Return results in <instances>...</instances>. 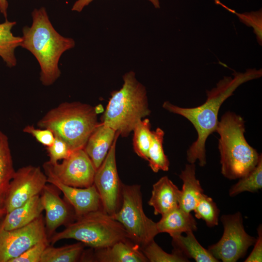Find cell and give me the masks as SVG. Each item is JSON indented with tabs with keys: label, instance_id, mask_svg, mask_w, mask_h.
Instances as JSON below:
<instances>
[{
	"label": "cell",
	"instance_id": "obj_1",
	"mask_svg": "<svg viewBox=\"0 0 262 262\" xmlns=\"http://www.w3.org/2000/svg\"><path fill=\"white\" fill-rule=\"evenodd\" d=\"M233 77L224 76L215 87L207 91V100L196 107L183 108L173 104L168 101L163 104V107L170 113L181 115L189 120L195 128L197 137L186 151V159L189 164L198 161L200 166L207 163L205 144L211 134L216 131L219 122L218 115L221 106L242 84L259 78L262 76V69L249 68L245 72H234Z\"/></svg>",
	"mask_w": 262,
	"mask_h": 262
},
{
	"label": "cell",
	"instance_id": "obj_2",
	"mask_svg": "<svg viewBox=\"0 0 262 262\" xmlns=\"http://www.w3.org/2000/svg\"><path fill=\"white\" fill-rule=\"evenodd\" d=\"M32 17L31 26L22 29L20 47L35 57L40 67V80L44 85L49 86L61 75L58 64L62 55L73 49L75 42L56 31L45 7L34 9Z\"/></svg>",
	"mask_w": 262,
	"mask_h": 262
},
{
	"label": "cell",
	"instance_id": "obj_3",
	"mask_svg": "<svg viewBox=\"0 0 262 262\" xmlns=\"http://www.w3.org/2000/svg\"><path fill=\"white\" fill-rule=\"evenodd\" d=\"M218 148L221 172L229 180L240 179L249 173L262 157L246 141L244 119L234 112H227L219 121Z\"/></svg>",
	"mask_w": 262,
	"mask_h": 262
},
{
	"label": "cell",
	"instance_id": "obj_4",
	"mask_svg": "<svg viewBox=\"0 0 262 262\" xmlns=\"http://www.w3.org/2000/svg\"><path fill=\"white\" fill-rule=\"evenodd\" d=\"M98 106L80 102H65L49 111L37 122L42 129L50 130L64 141L72 151L84 148L98 124Z\"/></svg>",
	"mask_w": 262,
	"mask_h": 262
},
{
	"label": "cell",
	"instance_id": "obj_5",
	"mask_svg": "<svg viewBox=\"0 0 262 262\" xmlns=\"http://www.w3.org/2000/svg\"><path fill=\"white\" fill-rule=\"evenodd\" d=\"M123 83L119 90L111 93L106 108L101 116V123L128 136L136 124L150 115L147 92L132 71L123 76Z\"/></svg>",
	"mask_w": 262,
	"mask_h": 262
},
{
	"label": "cell",
	"instance_id": "obj_6",
	"mask_svg": "<svg viewBox=\"0 0 262 262\" xmlns=\"http://www.w3.org/2000/svg\"><path fill=\"white\" fill-rule=\"evenodd\" d=\"M65 239H73L95 249L110 246L115 242L130 239L123 226L102 210L78 218L63 231L50 239L51 244Z\"/></svg>",
	"mask_w": 262,
	"mask_h": 262
},
{
	"label": "cell",
	"instance_id": "obj_7",
	"mask_svg": "<svg viewBox=\"0 0 262 262\" xmlns=\"http://www.w3.org/2000/svg\"><path fill=\"white\" fill-rule=\"evenodd\" d=\"M112 217L123 226L130 239L140 247L154 240L159 233L156 223L144 213L140 185L122 183L121 205Z\"/></svg>",
	"mask_w": 262,
	"mask_h": 262
},
{
	"label": "cell",
	"instance_id": "obj_8",
	"mask_svg": "<svg viewBox=\"0 0 262 262\" xmlns=\"http://www.w3.org/2000/svg\"><path fill=\"white\" fill-rule=\"evenodd\" d=\"M220 219L224 227L223 235L218 242L210 246L207 249L217 260L237 262L246 255L256 238L246 231L241 213L224 214Z\"/></svg>",
	"mask_w": 262,
	"mask_h": 262
},
{
	"label": "cell",
	"instance_id": "obj_9",
	"mask_svg": "<svg viewBox=\"0 0 262 262\" xmlns=\"http://www.w3.org/2000/svg\"><path fill=\"white\" fill-rule=\"evenodd\" d=\"M119 136L116 131L106 157L96 170L93 183L100 197L102 210L111 216L117 212L121 203L122 183L118 174L115 158L116 144Z\"/></svg>",
	"mask_w": 262,
	"mask_h": 262
},
{
	"label": "cell",
	"instance_id": "obj_10",
	"mask_svg": "<svg viewBox=\"0 0 262 262\" xmlns=\"http://www.w3.org/2000/svg\"><path fill=\"white\" fill-rule=\"evenodd\" d=\"M47 241L42 215L15 229L5 230L0 226V262H9L35 244Z\"/></svg>",
	"mask_w": 262,
	"mask_h": 262
},
{
	"label": "cell",
	"instance_id": "obj_11",
	"mask_svg": "<svg viewBox=\"0 0 262 262\" xmlns=\"http://www.w3.org/2000/svg\"><path fill=\"white\" fill-rule=\"evenodd\" d=\"M47 182V177L39 166L28 165L15 171L4 200L6 213L39 195Z\"/></svg>",
	"mask_w": 262,
	"mask_h": 262
},
{
	"label": "cell",
	"instance_id": "obj_12",
	"mask_svg": "<svg viewBox=\"0 0 262 262\" xmlns=\"http://www.w3.org/2000/svg\"><path fill=\"white\" fill-rule=\"evenodd\" d=\"M44 164L66 185L85 188L93 184L96 169L83 148L72 151L60 164H51L47 162Z\"/></svg>",
	"mask_w": 262,
	"mask_h": 262
},
{
	"label": "cell",
	"instance_id": "obj_13",
	"mask_svg": "<svg viewBox=\"0 0 262 262\" xmlns=\"http://www.w3.org/2000/svg\"><path fill=\"white\" fill-rule=\"evenodd\" d=\"M43 168L47 182L57 188L73 207L79 218L89 213L102 210L100 197L95 186L85 188L72 187L60 181L45 164Z\"/></svg>",
	"mask_w": 262,
	"mask_h": 262
},
{
	"label": "cell",
	"instance_id": "obj_14",
	"mask_svg": "<svg viewBox=\"0 0 262 262\" xmlns=\"http://www.w3.org/2000/svg\"><path fill=\"white\" fill-rule=\"evenodd\" d=\"M96 261L147 262L140 246L129 239L120 240L107 247L95 249Z\"/></svg>",
	"mask_w": 262,
	"mask_h": 262
},
{
	"label": "cell",
	"instance_id": "obj_15",
	"mask_svg": "<svg viewBox=\"0 0 262 262\" xmlns=\"http://www.w3.org/2000/svg\"><path fill=\"white\" fill-rule=\"evenodd\" d=\"M180 190L167 176L161 178L153 185L148 202L155 215H163L179 206Z\"/></svg>",
	"mask_w": 262,
	"mask_h": 262
},
{
	"label": "cell",
	"instance_id": "obj_16",
	"mask_svg": "<svg viewBox=\"0 0 262 262\" xmlns=\"http://www.w3.org/2000/svg\"><path fill=\"white\" fill-rule=\"evenodd\" d=\"M116 135L115 130L100 123L90 135L83 149L96 170L106 157Z\"/></svg>",
	"mask_w": 262,
	"mask_h": 262
},
{
	"label": "cell",
	"instance_id": "obj_17",
	"mask_svg": "<svg viewBox=\"0 0 262 262\" xmlns=\"http://www.w3.org/2000/svg\"><path fill=\"white\" fill-rule=\"evenodd\" d=\"M41 198L46 212V227L51 233L68 220L69 210L56 191L48 186L43 189Z\"/></svg>",
	"mask_w": 262,
	"mask_h": 262
},
{
	"label": "cell",
	"instance_id": "obj_18",
	"mask_svg": "<svg viewBox=\"0 0 262 262\" xmlns=\"http://www.w3.org/2000/svg\"><path fill=\"white\" fill-rule=\"evenodd\" d=\"M43 210L41 196L36 195L22 205L6 213L0 226L7 230L24 227L41 215Z\"/></svg>",
	"mask_w": 262,
	"mask_h": 262
},
{
	"label": "cell",
	"instance_id": "obj_19",
	"mask_svg": "<svg viewBox=\"0 0 262 262\" xmlns=\"http://www.w3.org/2000/svg\"><path fill=\"white\" fill-rule=\"evenodd\" d=\"M158 232L167 233L171 237L197 229L196 222L191 213H187L179 206L162 215L156 223Z\"/></svg>",
	"mask_w": 262,
	"mask_h": 262
},
{
	"label": "cell",
	"instance_id": "obj_20",
	"mask_svg": "<svg viewBox=\"0 0 262 262\" xmlns=\"http://www.w3.org/2000/svg\"><path fill=\"white\" fill-rule=\"evenodd\" d=\"M183 182L179 200V207L187 213L193 211L203 190L196 176V165L188 164L179 175Z\"/></svg>",
	"mask_w": 262,
	"mask_h": 262
},
{
	"label": "cell",
	"instance_id": "obj_21",
	"mask_svg": "<svg viewBox=\"0 0 262 262\" xmlns=\"http://www.w3.org/2000/svg\"><path fill=\"white\" fill-rule=\"evenodd\" d=\"M172 244L175 250L187 259L191 258L197 262H219L208 250L204 248L196 238L193 231L174 235Z\"/></svg>",
	"mask_w": 262,
	"mask_h": 262
},
{
	"label": "cell",
	"instance_id": "obj_22",
	"mask_svg": "<svg viewBox=\"0 0 262 262\" xmlns=\"http://www.w3.org/2000/svg\"><path fill=\"white\" fill-rule=\"evenodd\" d=\"M15 171L8 138L0 130V208H4L5 196Z\"/></svg>",
	"mask_w": 262,
	"mask_h": 262
},
{
	"label": "cell",
	"instance_id": "obj_23",
	"mask_svg": "<svg viewBox=\"0 0 262 262\" xmlns=\"http://www.w3.org/2000/svg\"><path fill=\"white\" fill-rule=\"evenodd\" d=\"M16 23L7 19L0 23V57L9 67L16 65L15 50L20 47L22 40L21 37L15 36L12 32Z\"/></svg>",
	"mask_w": 262,
	"mask_h": 262
},
{
	"label": "cell",
	"instance_id": "obj_24",
	"mask_svg": "<svg viewBox=\"0 0 262 262\" xmlns=\"http://www.w3.org/2000/svg\"><path fill=\"white\" fill-rule=\"evenodd\" d=\"M164 135V131L160 128L151 131L148 161L149 167L155 173L160 170L167 171L169 169V161L164 152L163 146Z\"/></svg>",
	"mask_w": 262,
	"mask_h": 262
},
{
	"label": "cell",
	"instance_id": "obj_25",
	"mask_svg": "<svg viewBox=\"0 0 262 262\" xmlns=\"http://www.w3.org/2000/svg\"><path fill=\"white\" fill-rule=\"evenodd\" d=\"M83 250L82 242L60 247L47 246L40 262H75L81 257Z\"/></svg>",
	"mask_w": 262,
	"mask_h": 262
},
{
	"label": "cell",
	"instance_id": "obj_26",
	"mask_svg": "<svg viewBox=\"0 0 262 262\" xmlns=\"http://www.w3.org/2000/svg\"><path fill=\"white\" fill-rule=\"evenodd\" d=\"M262 188V157L257 165L249 173L239 179L229 190L230 196H236L244 192L254 193Z\"/></svg>",
	"mask_w": 262,
	"mask_h": 262
},
{
	"label": "cell",
	"instance_id": "obj_27",
	"mask_svg": "<svg viewBox=\"0 0 262 262\" xmlns=\"http://www.w3.org/2000/svg\"><path fill=\"white\" fill-rule=\"evenodd\" d=\"M151 125L148 118L140 120L133 130V146L134 152L141 158L148 161L151 142Z\"/></svg>",
	"mask_w": 262,
	"mask_h": 262
},
{
	"label": "cell",
	"instance_id": "obj_28",
	"mask_svg": "<svg viewBox=\"0 0 262 262\" xmlns=\"http://www.w3.org/2000/svg\"><path fill=\"white\" fill-rule=\"evenodd\" d=\"M193 211L195 217L204 220L209 227L218 225L220 211L213 199L204 193L200 196Z\"/></svg>",
	"mask_w": 262,
	"mask_h": 262
},
{
	"label": "cell",
	"instance_id": "obj_29",
	"mask_svg": "<svg viewBox=\"0 0 262 262\" xmlns=\"http://www.w3.org/2000/svg\"><path fill=\"white\" fill-rule=\"evenodd\" d=\"M141 249L148 262H186V258L179 252L173 250L171 254L165 252L154 240Z\"/></svg>",
	"mask_w": 262,
	"mask_h": 262
},
{
	"label": "cell",
	"instance_id": "obj_30",
	"mask_svg": "<svg viewBox=\"0 0 262 262\" xmlns=\"http://www.w3.org/2000/svg\"><path fill=\"white\" fill-rule=\"evenodd\" d=\"M216 4H219L229 12L234 14L239 18L240 21L248 27H252L253 32L256 36L258 43L261 46L262 45V10L259 9L256 11L238 13L234 10L229 8L222 3L218 0H214Z\"/></svg>",
	"mask_w": 262,
	"mask_h": 262
},
{
	"label": "cell",
	"instance_id": "obj_31",
	"mask_svg": "<svg viewBox=\"0 0 262 262\" xmlns=\"http://www.w3.org/2000/svg\"><path fill=\"white\" fill-rule=\"evenodd\" d=\"M46 149L49 158L48 162L51 164L58 163L59 160L66 159L72 152L64 141L55 136L52 144L47 147Z\"/></svg>",
	"mask_w": 262,
	"mask_h": 262
},
{
	"label": "cell",
	"instance_id": "obj_32",
	"mask_svg": "<svg viewBox=\"0 0 262 262\" xmlns=\"http://www.w3.org/2000/svg\"><path fill=\"white\" fill-rule=\"evenodd\" d=\"M48 244V241L38 243L9 262H40L41 256Z\"/></svg>",
	"mask_w": 262,
	"mask_h": 262
},
{
	"label": "cell",
	"instance_id": "obj_33",
	"mask_svg": "<svg viewBox=\"0 0 262 262\" xmlns=\"http://www.w3.org/2000/svg\"><path fill=\"white\" fill-rule=\"evenodd\" d=\"M23 131L31 134L39 143L46 147L51 145L55 139L53 132L48 129H36L33 125H28L24 128Z\"/></svg>",
	"mask_w": 262,
	"mask_h": 262
},
{
	"label": "cell",
	"instance_id": "obj_34",
	"mask_svg": "<svg viewBox=\"0 0 262 262\" xmlns=\"http://www.w3.org/2000/svg\"><path fill=\"white\" fill-rule=\"evenodd\" d=\"M258 237L254 243V248L245 261V262H261L262 261V228L260 225L257 229Z\"/></svg>",
	"mask_w": 262,
	"mask_h": 262
},
{
	"label": "cell",
	"instance_id": "obj_35",
	"mask_svg": "<svg viewBox=\"0 0 262 262\" xmlns=\"http://www.w3.org/2000/svg\"><path fill=\"white\" fill-rule=\"evenodd\" d=\"M93 0H77L74 3L71 10L77 12H81L83 8L88 5ZM150 2L156 8H160V2L159 0H147Z\"/></svg>",
	"mask_w": 262,
	"mask_h": 262
},
{
	"label": "cell",
	"instance_id": "obj_36",
	"mask_svg": "<svg viewBox=\"0 0 262 262\" xmlns=\"http://www.w3.org/2000/svg\"><path fill=\"white\" fill-rule=\"evenodd\" d=\"M8 3L7 0H0V12L7 19Z\"/></svg>",
	"mask_w": 262,
	"mask_h": 262
},
{
	"label": "cell",
	"instance_id": "obj_37",
	"mask_svg": "<svg viewBox=\"0 0 262 262\" xmlns=\"http://www.w3.org/2000/svg\"><path fill=\"white\" fill-rule=\"evenodd\" d=\"M6 211L4 208H0V218L5 215Z\"/></svg>",
	"mask_w": 262,
	"mask_h": 262
}]
</instances>
